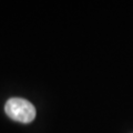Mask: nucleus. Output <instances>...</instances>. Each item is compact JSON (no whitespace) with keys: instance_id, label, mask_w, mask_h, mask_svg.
<instances>
[{"instance_id":"nucleus-1","label":"nucleus","mask_w":133,"mask_h":133,"mask_svg":"<svg viewBox=\"0 0 133 133\" xmlns=\"http://www.w3.org/2000/svg\"><path fill=\"white\" fill-rule=\"evenodd\" d=\"M7 115L14 121L30 123L36 118V108L28 100L21 98H11L5 105Z\"/></svg>"}]
</instances>
